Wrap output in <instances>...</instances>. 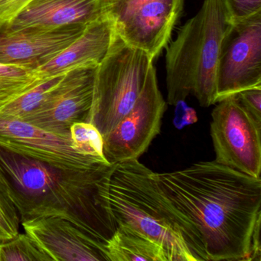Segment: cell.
I'll use <instances>...</instances> for the list:
<instances>
[{
  "label": "cell",
  "instance_id": "cell-1",
  "mask_svg": "<svg viewBox=\"0 0 261 261\" xmlns=\"http://www.w3.org/2000/svg\"><path fill=\"white\" fill-rule=\"evenodd\" d=\"M153 178L171 204L201 237L208 261H248L261 219V178L214 161Z\"/></svg>",
  "mask_w": 261,
  "mask_h": 261
},
{
  "label": "cell",
  "instance_id": "cell-2",
  "mask_svg": "<svg viewBox=\"0 0 261 261\" xmlns=\"http://www.w3.org/2000/svg\"><path fill=\"white\" fill-rule=\"evenodd\" d=\"M0 166L20 221L59 217L105 244L117 227L108 193L115 165L67 169L0 149Z\"/></svg>",
  "mask_w": 261,
  "mask_h": 261
},
{
  "label": "cell",
  "instance_id": "cell-3",
  "mask_svg": "<svg viewBox=\"0 0 261 261\" xmlns=\"http://www.w3.org/2000/svg\"><path fill=\"white\" fill-rule=\"evenodd\" d=\"M153 172L139 160L115 164L108 199L117 225L158 243L169 261H208L198 231L163 193Z\"/></svg>",
  "mask_w": 261,
  "mask_h": 261
},
{
  "label": "cell",
  "instance_id": "cell-4",
  "mask_svg": "<svg viewBox=\"0 0 261 261\" xmlns=\"http://www.w3.org/2000/svg\"><path fill=\"white\" fill-rule=\"evenodd\" d=\"M233 25L224 0H204L166 46L167 102L193 94L204 108L217 103L216 74L223 42Z\"/></svg>",
  "mask_w": 261,
  "mask_h": 261
},
{
  "label": "cell",
  "instance_id": "cell-5",
  "mask_svg": "<svg viewBox=\"0 0 261 261\" xmlns=\"http://www.w3.org/2000/svg\"><path fill=\"white\" fill-rule=\"evenodd\" d=\"M153 62L143 50L128 45L114 33L106 56L96 68L92 105L86 120L103 137L134 106Z\"/></svg>",
  "mask_w": 261,
  "mask_h": 261
},
{
  "label": "cell",
  "instance_id": "cell-6",
  "mask_svg": "<svg viewBox=\"0 0 261 261\" xmlns=\"http://www.w3.org/2000/svg\"><path fill=\"white\" fill-rule=\"evenodd\" d=\"M185 0H107L106 15L114 33L152 60L169 43Z\"/></svg>",
  "mask_w": 261,
  "mask_h": 261
},
{
  "label": "cell",
  "instance_id": "cell-7",
  "mask_svg": "<svg viewBox=\"0 0 261 261\" xmlns=\"http://www.w3.org/2000/svg\"><path fill=\"white\" fill-rule=\"evenodd\" d=\"M211 137L215 161L254 178H260L261 124L236 95L221 101L212 112Z\"/></svg>",
  "mask_w": 261,
  "mask_h": 261
},
{
  "label": "cell",
  "instance_id": "cell-8",
  "mask_svg": "<svg viewBox=\"0 0 261 261\" xmlns=\"http://www.w3.org/2000/svg\"><path fill=\"white\" fill-rule=\"evenodd\" d=\"M166 110V102L159 88L156 69L152 63L134 106L116 127L103 137L106 160L114 165L139 160L160 134Z\"/></svg>",
  "mask_w": 261,
  "mask_h": 261
},
{
  "label": "cell",
  "instance_id": "cell-9",
  "mask_svg": "<svg viewBox=\"0 0 261 261\" xmlns=\"http://www.w3.org/2000/svg\"><path fill=\"white\" fill-rule=\"evenodd\" d=\"M252 88H261V13L233 23L224 39L217 68V103Z\"/></svg>",
  "mask_w": 261,
  "mask_h": 261
},
{
  "label": "cell",
  "instance_id": "cell-10",
  "mask_svg": "<svg viewBox=\"0 0 261 261\" xmlns=\"http://www.w3.org/2000/svg\"><path fill=\"white\" fill-rule=\"evenodd\" d=\"M0 149L62 169H88L105 162L77 153L70 134H55L15 119L0 118Z\"/></svg>",
  "mask_w": 261,
  "mask_h": 261
},
{
  "label": "cell",
  "instance_id": "cell-11",
  "mask_svg": "<svg viewBox=\"0 0 261 261\" xmlns=\"http://www.w3.org/2000/svg\"><path fill=\"white\" fill-rule=\"evenodd\" d=\"M97 66L67 71L48 98L23 121L55 134H70L77 122H86L91 108Z\"/></svg>",
  "mask_w": 261,
  "mask_h": 261
},
{
  "label": "cell",
  "instance_id": "cell-12",
  "mask_svg": "<svg viewBox=\"0 0 261 261\" xmlns=\"http://www.w3.org/2000/svg\"><path fill=\"white\" fill-rule=\"evenodd\" d=\"M86 27L16 30L7 24H0V63L37 69L71 45Z\"/></svg>",
  "mask_w": 261,
  "mask_h": 261
},
{
  "label": "cell",
  "instance_id": "cell-13",
  "mask_svg": "<svg viewBox=\"0 0 261 261\" xmlns=\"http://www.w3.org/2000/svg\"><path fill=\"white\" fill-rule=\"evenodd\" d=\"M21 224L51 260L107 261L105 244L64 218L39 217Z\"/></svg>",
  "mask_w": 261,
  "mask_h": 261
},
{
  "label": "cell",
  "instance_id": "cell-14",
  "mask_svg": "<svg viewBox=\"0 0 261 261\" xmlns=\"http://www.w3.org/2000/svg\"><path fill=\"white\" fill-rule=\"evenodd\" d=\"M107 0H32L7 24L16 30L87 25L107 16Z\"/></svg>",
  "mask_w": 261,
  "mask_h": 261
},
{
  "label": "cell",
  "instance_id": "cell-15",
  "mask_svg": "<svg viewBox=\"0 0 261 261\" xmlns=\"http://www.w3.org/2000/svg\"><path fill=\"white\" fill-rule=\"evenodd\" d=\"M114 33L108 16L91 22L71 45L37 70L48 79L79 67L98 66L109 49Z\"/></svg>",
  "mask_w": 261,
  "mask_h": 261
},
{
  "label": "cell",
  "instance_id": "cell-16",
  "mask_svg": "<svg viewBox=\"0 0 261 261\" xmlns=\"http://www.w3.org/2000/svg\"><path fill=\"white\" fill-rule=\"evenodd\" d=\"M107 261H169L158 243L126 225H117L105 244Z\"/></svg>",
  "mask_w": 261,
  "mask_h": 261
},
{
  "label": "cell",
  "instance_id": "cell-17",
  "mask_svg": "<svg viewBox=\"0 0 261 261\" xmlns=\"http://www.w3.org/2000/svg\"><path fill=\"white\" fill-rule=\"evenodd\" d=\"M46 79L37 69L0 63V111Z\"/></svg>",
  "mask_w": 261,
  "mask_h": 261
},
{
  "label": "cell",
  "instance_id": "cell-18",
  "mask_svg": "<svg viewBox=\"0 0 261 261\" xmlns=\"http://www.w3.org/2000/svg\"><path fill=\"white\" fill-rule=\"evenodd\" d=\"M65 73L46 79L31 91L21 96L0 111V118L24 120L48 98Z\"/></svg>",
  "mask_w": 261,
  "mask_h": 261
},
{
  "label": "cell",
  "instance_id": "cell-19",
  "mask_svg": "<svg viewBox=\"0 0 261 261\" xmlns=\"http://www.w3.org/2000/svg\"><path fill=\"white\" fill-rule=\"evenodd\" d=\"M0 261H51L27 233L0 241Z\"/></svg>",
  "mask_w": 261,
  "mask_h": 261
},
{
  "label": "cell",
  "instance_id": "cell-20",
  "mask_svg": "<svg viewBox=\"0 0 261 261\" xmlns=\"http://www.w3.org/2000/svg\"><path fill=\"white\" fill-rule=\"evenodd\" d=\"M72 147L77 153L108 162L103 152V138L99 129L89 122H77L70 127Z\"/></svg>",
  "mask_w": 261,
  "mask_h": 261
},
{
  "label": "cell",
  "instance_id": "cell-21",
  "mask_svg": "<svg viewBox=\"0 0 261 261\" xmlns=\"http://www.w3.org/2000/svg\"><path fill=\"white\" fill-rule=\"evenodd\" d=\"M20 224L19 214L10 198L7 177L0 166V241L17 235Z\"/></svg>",
  "mask_w": 261,
  "mask_h": 261
},
{
  "label": "cell",
  "instance_id": "cell-22",
  "mask_svg": "<svg viewBox=\"0 0 261 261\" xmlns=\"http://www.w3.org/2000/svg\"><path fill=\"white\" fill-rule=\"evenodd\" d=\"M233 23L261 13V0H224Z\"/></svg>",
  "mask_w": 261,
  "mask_h": 261
},
{
  "label": "cell",
  "instance_id": "cell-23",
  "mask_svg": "<svg viewBox=\"0 0 261 261\" xmlns=\"http://www.w3.org/2000/svg\"><path fill=\"white\" fill-rule=\"evenodd\" d=\"M238 100L244 109L261 124V88H252L236 94Z\"/></svg>",
  "mask_w": 261,
  "mask_h": 261
},
{
  "label": "cell",
  "instance_id": "cell-24",
  "mask_svg": "<svg viewBox=\"0 0 261 261\" xmlns=\"http://www.w3.org/2000/svg\"><path fill=\"white\" fill-rule=\"evenodd\" d=\"M175 106L174 125L178 129H182L187 125L193 124L198 120L196 112L193 108L188 106L185 100L177 102Z\"/></svg>",
  "mask_w": 261,
  "mask_h": 261
},
{
  "label": "cell",
  "instance_id": "cell-25",
  "mask_svg": "<svg viewBox=\"0 0 261 261\" xmlns=\"http://www.w3.org/2000/svg\"><path fill=\"white\" fill-rule=\"evenodd\" d=\"M32 0H0V24L9 23Z\"/></svg>",
  "mask_w": 261,
  "mask_h": 261
},
{
  "label": "cell",
  "instance_id": "cell-26",
  "mask_svg": "<svg viewBox=\"0 0 261 261\" xmlns=\"http://www.w3.org/2000/svg\"><path fill=\"white\" fill-rule=\"evenodd\" d=\"M260 222L261 219L257 221L253 230L251 241V250H250L248 261L261 260Z\"/></svg>",
  "mask_w": 261,
  "mask_h": 261
}]
</instances>
